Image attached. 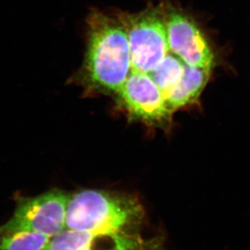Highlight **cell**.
<instances>
[{"mask_svg": "<svg viewBox=\"0 0 250 250\" xmlns=\"http://www.w3.org/2000/svg\"><path fill=\"white\" fill-rule=\"evenodd\" d=\"M86 51L74 82L86 94L115 96L132 71L125 27L113 14L92 8L86 18Z\"/></svg>", "mask_w": 250, "mask_h": 250, "instance_id": "1", "label": "cell"}, {"mask_svg": "<svg viewBox=\"0 0 250 250\" xmlns=\"http://www.w3.org/2000/svg\"><path fill=\"white\" fill-rule=\"evenodd\" d=\"M146 211L136 196L101 189H83L70 194L66 229L95 232H140Z\"/></svg>", "mask_w": 250, "mask_h": 250, "instance_id": "2", "label": "cell"}, {"mask_svg": "<svg viewBox=\"0 0 250 250\" xmlns=\"http://www.w3.org/2000/svg\"><path fill=\"white\" fill-rule=\"evenodd\" d=\"M129 43L132 71L149 74L170 52L161 5L149 3L137 12L116 10Z\"/></svg>", "mask_w": 250, "mask_h": 250, "instance_id": "3", "label": "cell"}, {"mask_svg": "<svg viewBox=\"0 0 250 250\" xmlns=\"http://www.w3.org/2000/svg\"><path fill=\"white\" fill-rule=\"evenodd\" d=\"M159 3L171 53L187 65L214 71L222 59L202 24L176 1L162 0Z\"/></svg>", "mask_w": 250, "mask_h": 250, "instance_id": "4", "label": "cell"}, {"mask_svg": "<svg viewBox=\"0 0 250 250\" xmlns=\"http://www.w3.org/2000/svg\"><path fill=\"white\" fill-rule=\"evenodd\" d=\"M114 98L117 106L131 121L159 129L171 128L174 113L149 75L131 71Z\"/></svg>", "mask_w": 250, "mask_h": 250, "instance_id": "5", "label": "cell"}, {"mask_svg": "<svg viewBox=\"0 0 250 250\" xmlns=\"http://www.w3.org/2000/svg\"><path fill=\"white\" fill-rule=\"evenodd\" d=\"M69 197L70 193L58 188L35 197H16L14 214L0 226L11 230L34 231L51 238L66 229Z\"/></svg>", "mask_w": 250, "mask_h": 250, "instance_id": "6", "label": "cell"}, {"mask_svg": "<svg viewBox=\"0 0 250 250\" xmlns=\"http://www.w3.org/2000/svg\"><path fill=\"white\" fill-rule=\"evenodd\" d=\"M158 236L145 238L140 232H95L64 231L51 237L43 250H160Z\"/></svg>", "mask_w": 250, "mask_h": 250, "instance_id": "7", "label": "cell"}, {"mask_svg": "<svg viewBox=\"0 0 250 250\" xmlns=\"http://www.w3.org/2000/svg\"><path fill=\"white\" fill-rule=\"evenodd\" d=\"M213 72L212 70L186 64L181 81L164 95L173 113L198 104Z\"/></svg>", "mask_w": 250, "mask_h": 250, "instance_id": "8", "label": "cell"}, {"mask_svg": "<svg viewBox=\"0 0 250 250\" xmlns=\"http://www.w3.org/2000/svg\"><path fill=\"white\" fill-rule=\"evenodd\" d=\"M50 240L43 234L0 226V250H43Z\"/></svg>", "mask_w": 250, "mask_h": 250, "instance_id": "9", "label": "cell"}, {"mask_svg": "<svg viewBox=\"0 0 250 250\" xmlns=\"http://www.w3.org/2000/svg\"><path fill=\"white\" fill-rule=\"evenodd\" d=\"M186 64L178 56L170 51L160 64L148 75L165 95L181 81Z\"/></svg>", "mask_w": 250, "mask_h": 250, "instance_id": "10", "label": "cell"}]
</instances>
